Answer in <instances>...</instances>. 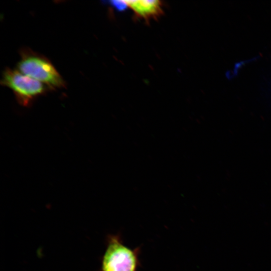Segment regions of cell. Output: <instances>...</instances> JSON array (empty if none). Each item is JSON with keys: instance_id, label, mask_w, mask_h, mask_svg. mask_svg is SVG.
Instances as JSON below:
<instances>
[{"instance_id": "1", "label": "cell", "mask_w": 271, "mask_h": 271, "mask_svg": "<svg viewBox=\"0 0 271 271\" xmlns=\"http://www.w3.org/2000/svg\"><path fill=\"white\" fill-rule=\"evenodd\" d=\"M140 250V247L131 248L123 244L119 234L109 235L100 271H138Z\"/></svg>"}, {"instance_id": "2", "label": "cell", "mask_w": 271, "mask_h": 271, "mask_svg": "<svg viewBox=\"0 0 271 271\" xmlns=\"http://www.w3.org/2000/svg\"><path fill=\"white\" fill-rule=\"evenodd\" d=\"M18 70L50 88L64 87L65 82L48 59L29 50L21 53Z\"/></svg>"}, {"instance_id": "3", "label": "cell", "mask_w": 271, "mask_h": 271, "mask_svg": "<svg viewBox=\"0 0 271 271\" xmlns=\"http://www.w3.org/2000/svg\"><path fill=\"white\" fill-rule=\"evenodd\" d=\"M1 84L10 88L18 102L24 106L30 105L37 97L44 94L49 87L18 70L7 68L3 73Z\"/></svg>"}, {"instance_id": "4", "label": "cell", "mask_w": 271, "mask_h": 271, "mask_svg": "<svg viewBox=\"0 0 271 271\" xmlns=\"http://www.w3.org/2000/svg\"><path fill=\"white\" fill-rule=\"evenodd\" d=\"M137 18L149 22L156 20L163 14V4L160 1H123Z\"/></svg>"}]
</instances>
